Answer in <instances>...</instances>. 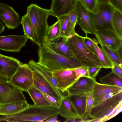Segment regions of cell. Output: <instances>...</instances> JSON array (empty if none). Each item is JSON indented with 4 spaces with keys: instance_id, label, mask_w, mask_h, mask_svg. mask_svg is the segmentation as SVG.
<instances>
[{
    "instance_id": "obj_39",
    "label": "cell",
    "mask_w": 122,
    "mask_h": 122,
    "mask_svg": "<svg viewBox=\"0 0 122 122\" xmlns=\"http://www.w3.org/2000/svg\"><path fill=\"white\" fill-rule=\"evenodd\" d=\"M109 4L115 9L122 13V0H108Z\"/></svg>"
},
{
    "instance_id": "obj_7",
    "label": "cell",
    "mask_w": 122,
    "mask_h": 122,
    "mask_svg": "<svg viewBox=\"0 0 122 122\" xmlns=\"http://www.w3.org/2000/svg\"><path fill=\"white\" fill-rule=\"evenodd\" d=\"M22 91L9 81L0 83V105L27 102Z\"/></svg>"
},
{
    "instance_id": "obj_16",
    "label": "cell",
    "mask_w": 122,
    "mask_h": 122,
    "mask_svg": "<svg viewBox=\"0 0 122 122\" xmlns=\"http://www.w3.org/2000/svg\"><path fill=\"white\" fill-rule=\"evenodd\" d=\"M32 73L33 85L43 93L54 97L60 103L62 98L52 87L38 72L33 70Z\"/></svg>"
},
{
    "instance_id": "obj_2",
    "label": "cell",
    "mask_w": 122,
    "mask_h": 122,
    "mask_svg": "<svg viewBox=\"0 0 122 122\" xmlns=\"http://www.w3.org/2000/svg\"><path fill=\"white\" fill-rule=\"evenodd\" d=\"M67 44L73 55L74 58L83 66L86 68L103 66L96 54L92 52L86 46L83 37L77 33L68 38Z\"/></svg>"
},
{
    "instance_id": "obj_41",
    "label": "cell",
    "mask_w": 122,
    "mask_h": 122,
    "mask_svg": "<svg viewBox=\"0 0 122 122\" xmlns=\"http://www.w3.org/2000/svg\"><path fill=\"white\" fill-rule=\"evenodd\" d=\"M122 101L119 103L112 113L106 118V121L115 117L122 110Z\"/></svg>"
},
{
    "instance_id": "obj_45",
    "label": "cell",
    "mask_w": 122,
    "mask_h": 122,
    "mask_svg": "<svg viewBox=\"0 0 122 122\" xmlns=\"http://www.w3.org/2000/svg\"><path fill=\"white\" fill-rule=\"evenodd\" d=\"M82 118H76L72 119L66 120V122H81Z\"/></svg>"
},
{
    "instance_id": "obj_22",
    "label": "cell",
    "mask_w": 122,
    "mask_h": 122,
    "mask_svg": "<svg viewBox=\"0 0 122 122\" xmlns=\"http://www.w3.org/2000/svg\"><path fill=\"white\" fill-rule=\"evenodd\" d=\"M86 95H66L76 108L79 116L83 119L88 118L86 112Z\"/></svg>"
},
{
    "instance_id": "obj_43",
    "label": "cell",
    "mask_w": 122,
    "mask_h": 122,
    "mask_svg": "<svg viewBox=\"0 0 122 122\" xmlns=\"http://www.w3.org/2000/svg\"><path fill=\"white\" fill-rule=\"evenodd\" d=\"M58 116L55 115L49 117L46 120L45 122H59L60 121L58 119Z\"/></svg>"
},
{
    "instance_id": "obj_18",
    "label": "cell",
    "mask_w": 122,
    "mask_h": 122,
    "mask_svg": "<svg viewBox=\"0 0 122 122\" xmlns=\"http://www.w3.org/2000/svg\"><path fill=\"white\" fill-rule=\"evenodd\" d=\"M28 65L31 68L41 75L56 91L62 98L66 95L58 85L55 79L52 76L51 71L40 66L33 60H30Z\"/></svg>"
},
{
    "instance_id": "obj_29",
    "label": "cell",
    "mask_w": 122,
    "mask_h": 122,
    "mask_svg": "<svg viewBox=\"0 0 122 122\" xmlns=\"http://www.w3.org/2000/svg\"><path fill=\"white\" fill-rule=\"evenodd\" d=\"M25 35L28 39L33 40V30L32 26L28 15L26 14L22 17L21 21Z\"/></svg>"
},
{
    "instance_id": "obj_1",
    "label": "cell",
    "mask_w": 122,
    "mask_h": 122,
    "mask_svg": "<svg viewBox=\"0 0 122 122\" xmlns=\"http://www.w3.org/2000/svg\"><path fill=\"white\" fill-rule=\"evenodd\" d=\"M58 108L51 106L29 105L20 112L9 116L0 117V122H43L53 116L59 115Z\"/></svg>"
},
{
    "instance_id": "obj_13",
    "label": "cell",
    "mask_w": 122,
    "mask_h": 122,
    "mask_svg": "<svg viewBox=\"0 0 122 122\" xmlns=\"http://www.w3.org/2000/svg\"><path fill=\"white\" fill-rule=\"evenodd\" d=\"M51 73L58 85L64 93L76 81L75 73L71 69L55 70L51 71Z\"/></svg>"
},
{
    "instance_id": "obj_10",
    "label": "cell",
    "mask_w": 122,
    "mask_h": 122,
    "mask_svg": "<svg viewBox=\"0 0 122 122\" xmlns=\"http://www.w3.org/2000/svg\"><path fill=\"white\" fill-rule=\"evenodd\" d=\"M68 38L60 36L54 39L50 40H43L41 45L53 52L67 58H74L67 43Z\"/></svg>"
},
{
    "instance_id": "obj_28",
    "label": "cell",
    "mask_w": 122,
    "mask_h": 122,
    "mask_svg": "<svg viewBox=\"0 0 122 122\" xmlns=\"http://www.w3.org/2000/svg\"><path fill=\"white\" fill-rule=\"evenodd\" d=\"M112 24L113 29L116 33L122 38V13L115 9L113 12Z\"/></svg>"
},
{
    "instance_id": "obj_44",
    "label": "cell",
    "mask_w": 122,
    "mask_h": 122,
    "mask_svg": "<svg viewBox=\"0 0 122 122\" xmlns=\"http://www.w3.org/2000/svg\"><path fill=\"white\" fill-rule=\"evenodd\" d=\"M9 81L8 78L0 74V83L6 82Z\"/></svg>"
},
{
    "instance_id": "obj_24",
    "label": "cell",
    "mask_w": 122,
    "mask_h": 122,
    "mask_svg": "<svg viewBox=\"0 0 122 122\" xmlns=\"http://www.w3.org/2000/svg\"><path fill=\"white\" fill-rule=\"evenodd\" d=\"M27 92L34 102V105L41 106H51L43 93L33 85L28 89Z\"/></svg>"
},
{
    "instance_id": "obj_14",
    "label": "cell",
    "mask_w": 122,
    "mask_h": 122,
    "mask_svg": "<svg viewBox=\"0 0 122 122\" xmlns=\"http://www.w3.org/2000/svg\"><path fill=\"white\" fill-rule=\"evenodd\" d=\"M77 14V23L84 32L86 36L87 34H95L96 30L92 21L89 12L79 1L75 8Z\"/></svg>"
},
{
    "instance_id": "obj_36",
    "label": "cell",
    "mask_w": 122,
    "mask_h": 122,
    "mask_svg": "<svg viewBox=\"0 0 122 122\" xmlns=\"http://www.w3.org/2000/svg\"><path fill=\"white\" fill-rule=\"evenodd\" d=\"M119 92L111 93L107 95L94 99L93 102V107L100 105L109 98L117 94Z\"/></svg>"
},
{
    "instance_id": "obj_40",
    "label": "cell",
    "mask_w": 122,
    "mask_h": 122,
    "mask_svg": "<svg viewBox=\"0 0 122 122\" xmlns=\"http://www.w3.org/2000/svg\"><path fill=\"white\" fill-rule=\"evenodd\" d=\"M43 95L45 98L50 103L51 106L59 108L60 105V103L54 97L43 94Z\"/></svg>"
},
{
    "instance_id": "obj_6",
    "label": "cell",
    "mask_w": 122,
    "mask_h": 122,
    "mask_svg": "<svg viewBox=\"0 0 122 122\" xmlns=\"http://www.w3.org/2000/svg\"><path fill=\"white\" fill-rule=\"evenodd\" d=\"M33 70L28 64H23L9 80L15 86L27 92L33 85Z\"/></svg>"
},
{
    "instance_id": "obj_42",
    "label": "cell",
    "mask_w": 122,
    "mask_h": 122,
    "mask_svg": "<svg viewBox=\"0 0 122 122\" xmlns=\"http://www.w3.org/2000/svg\"><path fill=\"white\" fill-rule=\"evenodd\" d=\"M111 69L112 71L119 76L122 77V68L113 64Z\"/></svg>"
},
{
    "instance_id": "obj_32",
    "label": "cell",
    "mask_w": 122,
    "mask_h": 122,
    "mask_svg": "<svg viewBox=\"0 0 122 122\" xmlns=\"http://www.w3.org/2000/svg\"><path fill=\"white\" fill-rule=\"evenodd\" d=\"M79 1L88 12L94 14L98 12L99 4L97 0H79Z\"/></svg>"
},
{
    "instance_id": "obj_27",
    "label": "cell",
    "mask_w": 122,
    "mask_h": 122,
    "mask_svg": "<svg viewBox=\"0 0 122 122\" xmlns=\"http://www.w3.org/2000/svg\"><path fill=\"white\" fill-rule=\"evenodd\" d=\"M101 46V49L105 53L113 64L122 68V57L118 52V51L111 49L104 46Z\"/></svg>"
},
{
    "instance_id": "obj_17",
    "label": "cell",
    "mask_w": 122,
    "mask_h": 122,
    "mask_svg": "<svg viewBox=\"0 0 122 122\" xmlns=\"http://www.w3.org/2000/svg\"><path fill=\"white\" fill-rule=\"evenodd\" d=\"M23 64L15 58L0 54V74L9 80Z\"/></svg>"
},
{
    "instance_id": "obj_34",
    "label": "cell",
    "mask_w": 122,
    "mask_h": 122,
    "mask_svg": "<svg viewBox=\"0 0 122 122\" xmlns=\"http://www.w3.org/2000/svg\"><path fill=\"white\" fill-rule=\"evenodd\" d=\"M86 114L89 117L92 109L93 107L94 99L92 92H90L86 94Z\"/></svg>"
},
{
    "instance_id": "obj_11",
    "label": "cell",
    "mask_w": 122,
    "mask_h": 122,
    "mask_svg": "<svg viewBox=\"0 0 122 122\" xmlns=\"http://www.w3.org/2000/svg\"><path fill=\"white\" fill-rule=\"evenodd\" d=\"M0 20L8 29H14L21 24L18 13L12 7L1 2H0Z\"/></svg>"
},
{
    "instance_id": "obj_19",
    "label": "cell",
    "mask_w": 122,
    "mask_h": 122,
    "mask_svg": "<svg viewBox=\"0 0 122 122\" xmlns=\"http://www.w3.org/2000/svg\"><path fill=\"white\" fill-rule=\"evenodd\" d=\"M59 115L67 120L76 118H82L79 115L76 108L66 95L61 98L58 108Z\"/></svg>"
},
{
    "instance_id": "obj_8",
    "label": "cell",
    "mask_w": 122,
    "mask_h": 122,
    "mask_svg": "<svg viewBox=\"0 0 122 122\" xmlns=\"http://www.w3.org/2000/svg\"><path fill=\"white\" fill-rule=\"evenodd\" d=\"M97 40L100 46H104L119 51L122 48V38L112 28L96 31L95 34Z\"/></svg>"
},
{
    "instance_id": "obj_33",
    "label": "cell",
    "mask_w": 122,
    "mask_h": 122,
    "mask_svg": "<svg viewBox=\"0 0 122 122\" xmlns=\"http://www.w3.org/2000/svg\"><path fill=\"white\" fill-rule=\"evenodd\" d=\"M70 21V32L71 36L75 33V27L77 24V14L75 8L68 15Z\"/></svg>"
},
{
    "instance_id": "obj_21",
    "label": "cell",
    "mask_w": 122,
    "mask_h": 122,
    "mask_svg": "<svg viewBox=\"0 0 122 122\" xmlns=\"http://www.w3.org/2000/svg\"><path fill=\"white\" fill-rule=\"evenodd\" d=\"M27 102H18L0 105V115H12L17 113L28 107Z\"/></svg>"
},
{
    "instance_id": "obj_4",
    "label": "cell",
    "mask_w": 122,
    "mask_h": 122,
    "mask_svg": "<svg viewBox=\"0 0 122 122\" xmlns=\"http://www.w3.org/2000/svg\"><path fill=\"white\" fill-rule=\"evenodd\" d=\"M26 14L29 18L33 28L32 41L39 46L41 45L48 28L47 20L51 15L50 10L32 3L27 7Z\"/></svg>"
},
{
    "instance_id": "obj_46",
    "label": "cell",
    "mask_w": 122,
    "mask_h": 122,
    "mask_svg": "<svg viewBox=\"0 0 122 122\" xmlns=\"http://www.w3.org/2000/svg\"><path fill=\"white\" fill-rule=\"evenodd\" d=\"M5 26L1 20H0V34L5 30Z\"/></svg>"
},
{
    "instance_id": "obj_15",
    "label": "cell",
    "mask_w": 122,
    "mask_h": 122,
    "mask_svg": "<svg viewBox=\"0 0 122 122\" xmlns=\"http://www.w3.org/2000/svg\"><path fill=\"white\" fill-rule=\"evenodd\" d=\"M96 81V79L85 77H80L67 90L66 92L68 95H86L92 92Z\"/></svg>"
},
{
    "instance_id": "obj_9",
    "label": "cell",
    "mask_w": 122,
    "mask_h": 122,
    "mask_svg": "<svg viewBox=\"0 0 122 122\" xmlns=\"http://www.w3.org/2000/svg\"><path fill=\"white\" fill-rule=\"evenodd\" d=\"M28 39L24 35L0 36V50L19 52L25 46Z\"/></svg>"
},
{
    "instance_id": "obj_31",
    "label": "cell",
    "mask_w": 122,
    "mask_h": 122,
    "mask_svg": "<svg viewBox=\"0 0 122 122\" xmlns=\"http://www.w3.org/2000/svg\"><path fill=\"white\" fill-rule=\"evenodd\" d=\"M57 20L60 21V36L68 38L71 36L69 15L60 17L57 18Z\"/></svg>"
},
{
    "instance_id": "obj_3",
    "label": "cell",
    "mask_w": 122,
    "mask_h": 122,
    "mask_svg": "<svg viewBox=\"0 0 122 122\" xmlns=\"http://www.w3.org/2000/svg\"><path fill=\"white\" fill-rule=\"evenodd\" d=\"M38 50L37 63L50 71L73 69L83 66L74 58H67L58 54L41 45Z\"/></svg>"
},
{
    "instance_id": "obj_23",
    "label": "cell",
    "mask_w": 122,
    "mask_h": 122,
    "mask_svg": "<svg viewBox=\"0 0 122 122\" xmlns=\"http://www.w3.org/2000/svg\"><path fill=\"white\" fill-rule=\"evenodd\" d=\"M122 101V91L109 98L100 105L93 107L89 115L91 117L98 112L114 105H117Z\"/></svg>"
},
{
    "instance_id": "obj_12",
    "label": "cell",
    "mask_w": 122,
    "mask_h": 122,
    "mask_svg": "<svg viewBox=\"0 0 122 122\" xmlns=\"http://www.w3.org/2000/svg\"><path fill=\"white\" fill-rule=\"evenodd\" d=\"M79 0H52L51 15L57 18L68 15L76 8Z\"/></svg>"
},
{
    "instance_id": "obj_25",
    "label": "cell",
    "mask_w": 122,
    "mask_h": 122,
    "mask_svg": "<svg viewBox=\"0 0 122 122\" xmlns=\"http://www.w3.org/2000/svg\"><path fill=\"white\" fill-rule=\"evenodd\" d=\"M99 78L100 81L102 84L122 87V77L112 71L108 74L99 77Z\"/></svg>"
},
{
    "instance_id": "obj_20",
    "label": "cell",
    "mask_w": 122,
    "mask_h": 122,
    "mask_svg": "<svg viewBox=\"0 0 122 122\" xmlns=\"http://www.w3.org/2000/svg\"><path fill=\"white\" fill-rule=\"evenodd\" d=\"M122 91V87L108 85L97 82L96 81L93 88L94 99L107 95L111 93Z\"/></svg>"
},
{
    "instance_id": "obj_37",
    "label": "cell",
    "mask_w": 122,
    "mask_h": 122,
    "mask_svg": "<svg viewBox=\"0 0 122 122\" xmlns=\"http://www.w3.org/2000/svg\"><path fill=\"white\" fill-rule=\"evenodd\" d=\"M83 40L86 46L93 53L96 54L92 39L87 36L83 37Z\"/></svg>"
},
{
    "instance_id": "obj_38",
    "label": "cell",
    "mask_w": 122,
    "mask_h": 122,
    "mask_svg": "<svg viewBox=\"0 0 122 122\" xmlns=\"http://www.w3.org/2000/svg\"><path fill=\"white\" fill-rule=\"evenodd\" d=\"M102 68L97 67H91L87 68L89 75L92 78L96 79Z\"/></svg>"
},
{
    "instance_id": "obj_35",
    "label": "cell",
    "mask_w": 122,
    "mask_h": 122,
    "mask_svg": "<svg viewBox=\"0 0 122 122\" xmlns=\"http://www.w3.org/2000/svg\"><path fill=\"white\" fill-rule=\"evenodd\" d=\"M71 70L74 71L75 73L76 80L83 77L91 78L89 75L87 68L82 66Z\"/></svg>"
},
{
    "instance_id": "obj_30",
    "label": "cell",
    "mask_w": 122,
    "mask_h": 122,
    "mask_svg": "<svg viewBox=\"0 0 122 122\" xmlns=\"http://www.w3.org/2000/svg\"><path fill=\"white\" fill-rule=\"evenodd\" d=\"M60 36V21L59 20L52 25L49 26L47 32L43 40H50L54 39Z\"/></svg>"
},
{
    "instance_id": "obj_26",
    "label": "cell",
    "mask_w": 122,
    "mask_h": 122,
    "mask_svg": "<svg viewBox=\"0 0 122 122\" xmlns=\"http://www.w3.org/2000/svg\"><path fill=\"white\" fill-rule=\"evenodd\" d=\"M96 53L102 63L103 68L112 69L113 63L103 50L99 46L98 43L95 38L92 39Z\"/></svg>"
},
{
    "instance_id": "obj_47",
    "label": "cell",
    "mask_w": 122,
    "mask_h": 122,
    "mask_svg": "<svg viewBox=\"0 0 122 122\" xmlns=\"http://www.w3.org/2000/svg\"><path fill=\"white\" fill-rule=\"evenodd\" d=\"M99 4L109 3L108 0H97Z\"/></svg>"
},
{
    "instance_id": "obj_5",
    "label": "cell",
    "mask_w": 122,
    "mask_h": 122,
    "mask_svg": "<svg viewBox=\"0 0 122 122\" xmlns=\"http://www.w3.org/2000/svg\"><path fill=\"white\" fill-rule=\"evenodd\" d=\"M115 9L109 3L99 5L98 12L94 14L89 12L92 21L96 31L112 28V19Z\"/></svg>"
}]
</instances>
